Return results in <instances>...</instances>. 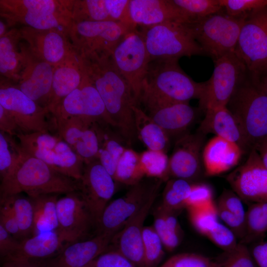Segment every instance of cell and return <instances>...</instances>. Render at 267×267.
I'll return each mask as SVG.
<instances>
[{
    "label": "cell",
    "mask_w": 267,
    "mask_h": 267,
    "mask_svg": "<svg viewBox=\"0 0 267 267\" xmlns=\"http://www.w3.org/2000/svg\"><path fill=\"white\" fill-rule=\"evenodd\" d=\"M84 71L101 96L113 127L128 144L138 138L133 106L137 105L132 89L108 53L80 54Z\"/></svg>",
    "instance_id": "1"
},
{
    "label": "cell",
    "mask_w": 267,
    "mask_h": 267,
    "mask_svg": "<svg viewBox=\"0 0 267 267\" xmlns=\"http://www.w3.org/2000/svg\"><path fill=\"white\" fill-rule=\"evenodd\" d=\"M80 181L63 175L21 148L15 165L1 180L0 198L26 193L30 198L79 191Z\"/></svg>",
    "instance_id": "2"
},
{
    "label": "cell",
    "mask_w": 267,
    "mask_h": 267,
    "mask_svg": "<svg viewBox=\"0 0 267 267\" xmlns=\"http://www.w3.org/2000/svg\"><path fill=\"white\" fill-rule=\"evenodd\" d=\"M178 60L151 61L139 99L147 110L170 103H189L201 97L204 82L193 80L180 68Z\"/></svg>",
    "instance_id": "3"
},
{
    "label": "cell",
    "mask_w": 267,
    "mask_h": 267,
    "mask_svg": "<svg viewBox=\"0 0 267 267\" xmlns=\"http://www.w3.org/2000/svg\"><path fill=\"white\" fill-rule=\"evenodd\" d=\"M74 0H0V15L8 27L17 24L67 35L73 24Z\"/></svg>",
    "instance_id": "4"
},
{
    "label": "cell",
    "mask_w": 267,
    "mask_h": 267,
    "mask_svg": "<svg viewBox=\"0 0 267 267\" xmlns=\"http://www.w3.org/2000/svg\"><path fill=\"white\" fill-rule=\"evenodd\" d=\"M226 107L236 120L248 153L267 140V95L248 74Z\"/></svg>",
    "instance_id": "5"
},
{
    "label": "cell",
    "mask_w": 267,
    "mask_h": 267,
    "mask_svg": "<svg viewBox=\"0 0 267 267\" xmlns=\"http://www.w3.org/2000/svg\"><path fill=\"white\" fill-rule=\"evenodd\" d=\"M139 31L151 61L205 54L186 23L168 22L140 27Z\"/></svg>",
    "instance_id": "6"
},
{
    "label": "cell",
    "mask_w": 267,
    "mask_h": 267,
    "mask_svg": "<svg viewBox=\"0 0 267 267\" xmlns=\"http://www.w3.org/2000/svg\"><path fill=\"white\" fill-rule=\"evenodd\" d=\"M246 18L230 16L222 9L186 24L204 54L214 61L234 52Z\"/></svg>",
    "instance_id": "7"
},
{
    "label": "cell",
    "mask_w": 267,
    "mask_h": 267,
    "mask_svg": "<svg viewBox=\"0 0 267 267\" xmlns=\"http://www.w3.org/2000/svg\"><path fill=\"white\" fill-rule=\"evenodd\" d=\"M234 52L253 80L267 72V6L246 17Z\"/></svg>",
    "instance_id": "8"
},
{
    "label": "cell",
    "mask_w": 267,
    "mask_h": 267,
    "mask_svg": "<svg viewBox=\"0 0 267 267\" xmlns=\"http://www.w3.org/2000/svg\"><path fill=\"white\" fill-rule=\"evenodd\" d=\"M111 57L117 70L130 85L138 105L151 60L137 28L128 33L118 43Z\"/></svg>",
    "instance_id": "9"
},
{
    "label": "cell",
    "mask_w": 267,
    "mask_h": 267,
    "mask_svg": "<svg viewBox=\"0 0 267 267\" xmlns=\"http://www.w3.org/2000/svg\"><path fill=\"white\" fill-rule=\"evenodd\" d=\"M211 78L204 82L203 94L199 99V108L226 106L236 89L248 75L247 69L235 52L214 61Z\"/></svg>",
    "instance_id": "10"
},
{
    "label": "cell",
    "mask_w": 267,
    "mask_h": 267,
    "mask_svg": "<svg viewBox=\"0 0 267 267\" xmlns=\"http://www.w3.org/2000/svg\"><path fill=\"white\" fill-rule=\"evenodd\" d=\"M135 28L131 24L111 21L73 22L69 38L80 54H111L123 37Z\"/></svg>",
    "instance_id": "11"
},
{
    "label": "cell",
    "mask_w": 267,
    "mask_h": 267,
    "mask_svg": "<svg viewBox=\"0 0 267 267\" xmlns=\"http://www.w3.org/2000/svg\"><path fill=\"white\" fill-rule=\"evenodd\" d=\"M163 181H140L131 186L123 196L109 203L97 223V234L115 235L136 213L152 194L160 189Z\"/></svg>",
    "instance_id": "12"
},
{
    "label": "cell",
    "mask_w": 267,
    "mask_h": 267,
    "mask_svg": "<svg viewBox=\"0 0 267 267\" xmlns=\"http://www.w3.org/2000/svg\"><path fill=\"white\" fill-rule=\"evenodd\" d=\"M0 105L15 121L19 133H49L47 109L38 104L10 82L0 81Z\"/></svg>",
    "instance_id": "13"
},
{
    "label": "cell",
    "mask_w": 267,
    "mask_h": 267,
    "mask_svg": "<svg viewBox=\"0 0 267 267\" xmlns=\"http://www.w3.org/2000/svg\"><path fill=\"white\" fill-rule=\"evenodd\" d=\"M226 179L241 200L267 202V169L256 149L249 152L245 162L228 175Z\"/></svg>",
    "instance_id": "14"
},
{
    "label": "cell",
    "mask_w": 267,
    "mask_h": 267,
    "mask_svg": "<svg viewBox=\"0 0 267 267\" xmlns=\"http://www.w3.org/2000/svg\"><path fill=\"white\" fill-rule=\"evenodd\" d=\"M53 115L54 119L70 116L85 117L105 123L113 127L101 96L85 71L79 86L63 99Z\"/></svg>",
    "instance_id": "15"
},
{
    "label": "cell",
    "mask_w": 267,
    "mask_h": 267,
    "mask_svg": "<svg viewBox=\"0 0 267 267\" xmlns=\"http://www.w3.org/2000/svg\"><path fill=\"white\" fill-rule=\"evenodd\" d=\"M79 181V192L96 226L103 211L114 194L115 180L97 159L85 164Z\"/></svg>",
    "instance_id": "16"
},
{
    "label": "cell",
    "mask_w": 267,
    "mask_h": 267,
    "mask_svg": "<svg viewBox=\"0 0 267 267\" xmlns=\"http://www.w3.org/2000/svg\"><path fill=\"white\" fill-rule=\"evenodd\" d=\"M205 135L198 132L185 134L178 138L169 159L170 177L190 181L198 178L202 170V151Z\"/></svg>",
    "instance_id": "17"
},
{
    "label": "cell",
    "mask_w": 267,
    "mask_h": 267,
    "mask_svg": "<svg viewBox=\"0 0 267 267\" xmlns=\"http://www.w3.org/2000/svg\"><path fill=\"white\" fill-rule=\"evenodd\" d=\"M21 48L24 64L19 81L14 86L38 104L46 108L51 90L53 66L33 55L26 44L21 43Z\"/></svg>",
    "instance_id": "18"
},
{
    "label": "cell",
    "mask_w": 267,
    "mask_h": 267,
    "mask_svg": "<svg viewBox=\"0 0 267 267\" xmlns=\"http://www.w3.org/2000/svg\"><path fill=\"white\" fill-rule=\"evenodd\" d=\"M19 30L22 40L32 54L53 66L74 49L68 36L62 32L37 30L27 26Z\"/></svg>",
    "instance_id": "19"
},
{
    "label": "cell",
    "mask_w": 267,
    "mask_h": 267,
    "mask_svg": "<svg viewBox=\"0 0 267 267\" xmlns=\"http://www.w3.org/2000/svg\"><path fill=\"white\" fill-rule=\"evenodd\" d=\"M159 191L154 192L126 225L114 235L110 244L109 248L120 252L137 267H144L143 224Z\"/></svg>",
    "instance_id": "20"
},
{
    "label": "cell",
    "mask_w": 267,
    "mask_h": 267,
    "mask_svg": "<svg viewBox=\"0 0 267 267\" xmlns=\"http://www.w3.org/2000/svg\"><path fill=\"white\" fill-rule=\"evenodd\" d=\"M60 230L76 240H84L91 227L95 225L89 209L79 191L65 194L57 202Z\"/></svg>",
    "instance_id": "21"
},
{
    "label": "cell",
    "mask_w": 267,
    "mask_h": 267,
    "mask_svg": "<svg viewBox=\"0 0 267 267\" xmlns=\"http://www.w3.org/2000/svg\"><path fill=\"white\" fill-rule=\"evenodd\" d=\"M84 75L82 60L75 48L53 66L51 90L46 106L49 113L53 115L63 99L79 86Z\"/></svg>",
    "instance_id": "22"
},
{
    "label": "cell",
    "mask_w": 267,
    "mask_h": 267,
    "mask_svg": "<svg viewBox=\"0 0 267 267\" xmlns=\"http://www.w3.org/2000/svg\"><path fill=\"white\" fill-rule=\"evenodd\" d=\"M77 241L59 229L42 232L20 241L17 249L3 259L52 258L69 244Z\"/></svg>",
    "instance_id": "23"
},
{
    "label": "cell",
    "mask_w": 267,
    "mask_h": 267,
    "mask_svg": "<svg viewBox=\"0 0 267 267\" xmlns=\"http://www.w3.org/2000/svg\"><path fill=\"white\" fill-rule=\"evenodd\" d=\"M129 18L130 23L137 28L168 22L186 23L172 0H130Z\"/></svg>",
    "instance_id": "24"
},
{
    "label": "cell",
    "mask_w": 267,
    "mask_h": 267,
    "mask_svg": "<svg viewBox=\"0 0 267 267\" xmlns=\"http://www.w3.org/2000/svg\"><path fill=\"white\" fill-rule=\"evenodd\" d=\"M114 236L97 234L89 239L72 242L52 259L51 267H84L109 249Z\"/></svg>",
    "instance_id": "25"
},
{
    "label": "cell",
    "mask_w": 267,
    "mask_h": 267,
    "mask_svg": "<svg viewBox=\"0 0 267 267\" xmlns=\"http://www.w3.org/2000/svg\"><path fill=\"white\" fill-rule=\"evenodd\" d=\"M243 153L236 143L215 135L203 149L205 175L213 176L229 171L238 164Z\"/></svg>",
    "instance_id": "26"
},
{
    "label": "cell",
    "mask_w": 267,
    "mask_h": 267,
    "mask_svg": "<svg viewBox=\"0 0 267 267\" xmlns=\"http://www.w3.org/2000/svg\"><path fill=\"white\" fill-rule=\"evenodd\" d=\"M148 115L170 138L186 134L196 117V110L189 103H170L147 110Z\"/></svg>",
    "instance_id": "27"
},
{
    "label": "cell",
    "mask_w": 267,
    "mask_h": 267,
    "mask_svg": "<svg viewBox=\"0 0 267 267\" xmlns=\"http://www.w3.org/2000/svg\"><path fill=\"white\" fill-rule=\"evenodd\" d=\"M198 131L206 135L214 134L238 144L243 152H248L243 137L236 120L226 106L208 109Z\"/></svg>",
    "instance_id": "28"
},
{
    "label": "cell",
    "mask_w": 267,
    "mask_h": 267,
    "mask_svg": "<svg viewBox=\"0 0 267 267\" xmlns=\"http://www.w3.org/2000/svg\"><path fill=\"white\" fill-rule=\"evenodd\" d=\"M19 29L13 28L0 38V72L9 82L17 84L24 64Z\"/></svg>",
    "instance_id": "29"
},
{
    "label": "cell",
    "mask_w": 267,
    "mask_h": 267,
    "mask_svg": "<svg viewBox=\"0 0 267 267\" xmlns=\"http://www.w3.org/2000/svg\"><path fill=\"white\" fill-rule=\"evenodd\" d=\"M133 110L138 138L147 149L167 153L170 145V137L166 132L138 105H134Z\"/></svg>",
    "instance_id": "30"
},
{
    "label": "cell",
    "mask_w": 267,
    "mask_h": 267,
    "mask_svg": "<svg viewBox=\"0 0 267 267\" xmlns=\"http://www.w3.org/2000/svg\"><path fill=\"white\" fill-rule=\"evenodd\" d=\"M109 126L104 122L95 123L99 142L98 160L114 178L118 162L126 148L109 130Z\"/></svg>",
    "instance_id": "31"
},
{
    "label": "cell",
    "mask_w": 267,
    "mask_h": 267,
    "mask_svg": "<svg viewBox=\"0 0 267 267\" xmlns=\"http://www.w3.org/2000/svg\"><path fill=\"white\" fill-rule=\"evenodd\" d=\"M58 194H48L30 198L35 210L33 236L59 228L57 215Z\"/></svg>",
    "instance_id": "32"
},
{
    "label": "cell",
    "mask_w": 267,
    "mask_h": 267,
    "mask_svg": "<svg viewBox=\"0 0 267 267\" xmlns=\"http://www.w3.org/2000/svg\"><path fill=\"white\" fill-rule=\"evenodd\" d=\"M0 202L6 203L11 208L17 220L22 240L32 236L35 210L32 199L18 194L1 198Z\"/></svg>",
    "instance_id": "33"
},
{
    "label": "cell",
    "mask_w": 267,
    "mask_h": 267,
    "mask_svg": "<svg viewBox=\"0 0 267 267\" xmlns=\"http://www.w3.org/2000/svg\"><path fill=\"white\" fill-rule=\"evenodd\" d=\"M192 183L180 178H172L167 181L160 206L177 216L186 208V200L190 192Z\"/></svg>",
    "instance_id": "34"
},
{
    "label": "cell",
    "mask_w": 267,
    "mask_h": 267,
    "mask_svg": "<svg viewBox=\"0 0 267 267\" xmlns=\"http://www.w3.org/2000/svg\"><path fill=\"white\" fill-rule=\"evenodd\" d=\"M144 176L140 153L126 148L118 162L114 180L131 186L141 181Z\"/></svg>",
    "instance_id": "35"
},
{
    "label": "cell",
    "mask_w": 267,
    "mask_h": 267,
    "mask_svg": "<svg viewBox=\"0 0 267 267\" xmlns=\"http://www.w3.org/2000/svg\"><path fill=\"white\" fill-rule=\"evenodd\" d=\"M72 20L73 23L111 21L106 0H74Z\"/></svg>",
    "instance_id": "36"
},
{
    "label": "cell",
    "mask_w": 267,
    "mask_h": 267,
    "mask_svg": "<svg viewBox=\"0 0 267 267\" xmlns=\"http://www.w3.org/2000/svg\"><path fill=\"white\" fill-rule=\"evenodd\" d=\"M267 232V202L252 203L246 212V242L262 237Z\"/></svg>",
    "instance_id": "37"
},
{
    "label": "cell",
    "mask_w": 267,
    "mask_h": 267,
    "mask_svg": "<svg viewBox=\"0 0 267 267\" xmlns=\"http://www.w3.org/2000/svg\"><path fill=\"white\" fill-rule=\"evenodd\" d=\"M172 1L178 8L186 23L203 18L222 9L219 0H172Z\"/></svg>",
    "instance_id": "38"
},
{
    "label": "cell",
    "mask_w": 267,
    "mask_h": 267,
    "mask_svg": "<svg viewBox=\"0 0 267 267\" xmlns=\"http://www.w3.org/2000/svg\"><path fill=\"white\" fill-rule=\"evenodd\" d=\"M59 136L73 149L85 130L97 121L82 116H70L54 119Z\"/></svg>",
    "instance_id": "39"
},
{
    "label": "cell",
    "mask_w": 267,
    "mask_h": 267,
    "mask_svg": "<svg viewBox=\"0 0 267 267\" xmlns=\"http://www.w3.org/2000/svg\"><path fill=\"white\" fill-rule=\"evenodd\" d=\"M169 158L161 151L147 149L140 153V161L145 176L167 181Z\"/></svg>",
    "instance_id": "40"
},
{
    "label": "cell",
    "mask_w": 267,
    "mask_h": 267,
    "mask_svg": "<svg viewBox=\"0 0 267 267\" xmlns=\"http://www.w3.org/2000/svg\"><path fill=\"white\" fill-rule=\"evenodd\" d=\"M186 209L192 225L199 233L204 236H206L219 222L217 206L214 202L206 206Z\"/></svg>",
    "instance_id": "41"
},
{
    "label": "cell",
    "mask_w": 267,
    "mask_h": 267,
    "mask_svg": "<svg viewBox=\"0 0 267 267\" xmlns=\"http://www.w3.org/2000/svg\"><path fill=\"white\" fill-rule=\"evenodd\" d=\"M142 243L144 267H158L164 258V247L153 225L144 226Z\"/></svg>",
    "instance_id": "42"
},
{
    "label": "cell",
    "mask_w": 267,
    "mask_h": 267,
    "mask_svg": "<svg viewBox=\"0 0 267 267\" xmlns=\"http://www.w3.org/2000/svg\"><path fill=\"white\" fill-rule=\"evenodd\" d=\"M95 122L85 130L73 148L85 164L98 159L99 142L95 127Z\"/></svg>",
    "instance_id": "43"
},
{
    "label": "cell",
    "mask_w": 267,
    "mask_h": 267,
    "mask_svg": "<svg viewBox=\"0 0 267 267\" xmlns=\"http://www.w3.org/2000/svg\"><path fill=\"white\" fill-rule=\"evenodd\" d=\"M9 135L0 133V175L1 180L6 178L12 170L19 157L20 146Z\"/></svg>",
    "instance_id": "44"
},
{
    "label": "cell",
    "mask_w": 267,
    "mask_h": 267,
    "mask_svg": "<svg viewBox=\"0 0 267 267\" xmlns=\"http://www.w3.org/2000/svg\"><path fill=\"white\" fill-rule=\"evenodd\" d=\"M222 9L229 16L246 18L252 12L267 6V0H219Z\"/></svg>",
    "instance_id": "45"
},
{
    "label": "cell",
    "mask_w": 267,
    "mask_h": 267,
    "mask_svg": "<svg viewBox=\"0 0 267 267\" xmlns=\"http://www.w3.org/2000/svg\"><path fill=\"white\" fill-rule=\"evenodd\" d=\"M160 267H220L219 260H214L203 255L183 253L176 254Z\"/></svg>",
    "instance_id": "46"
},
{
    "label": "cell",
    "mask_w": 267,
    "mask_h": 267,
    "mask_svg": "<svg viewBox=\"0 0 267 267\" xmlns=\"http://www.w3.org/2000/svg\"><path fill=\"white\" fill-rule=\"evenodd\" d=\"M153 226L160 238L164 248L173 251L180 244L183 236L173 231L166 223L163 217L156 209L154 212Z\"/></svg>",
    "instance_id": "47"
},
{
    "label": "cell",
    "mask_w": 267,
    "mask_h": 267,
    "mask_svg": "<svg viewBox=\"0 0 267 267\" xmlns=\"http://www.w3.org/2000/svg\"><path fill=\"white\" fill-rule=\"evenodd\" d=\"M224 253L219 260L220 267H255L252 256L244 243L239 242L233 250Z\"/></svg>",
    "instance_id": "48"
},
{
    "label": "cell",
    "mask_w": 267,
    "mask_h": 267,
    "mask_svg": "<svg viewBox=\"0 0 267 267\" xmlns=\"http://www.w3.org/2000/svg\"><path fill=\"white\" fill-rule=\"evenodd\" d=\"M224 252L233 250L237 245V237L227 226L219 222L206 236Z\"/></svg>",
    "instance_id": "49"
},
{
    "label": "cell",
    "mask_w": 267,
    "mask_h": 267,
    "mask_svg": "<svg viewBox=\"0 0 267 267\" xmlns=\"http://www.w3.org/2000/svg\"><path fill=\"white\" fill-rule=\"evenodd\" d=\"M84 267H137L118 251L109 248Z\"/></svg>",
    "instance_id": "50"
},
{
    "label": "cell",
    "mask_w": 267,
    "mask_h": 267,
    "mask_svg": "<svg viewBox=\"0 0 267 267\" xmlns=\"http://www.w3.org/2000/svg\"><path fill=\"white\" fill-rule=\"evenodd\" d=\"M213 191L205 183H192L190 192L186 200V208L200 207L214 202Z\"/></svg>",
    "instance_id": "51"
},
{
    "label": "cell",
    "mask_w": 267,
    "mask_h": 267,
    "mask_svg": "<svg viewBox=\"0 0 267 267\" xmlns=\"http://www.w3.org/2000/svg\"><path fill=\"white\" fill-rule=\"evenodd\" d=\"M241 200L233 191L226 190L220 196L217 204L226 208L245 223L246 212Z\"/></svg>",
    "instance_id": "52"
},
{
    "label": "cell",
    "mask_w": 267,
    "mask_h": 267,
    "mask_svg": "<svg viewBox=\"0 0 267 267\" xmlns=\"http://www.w3.org/2000/svg\"><path fill=\"white\" fill-rule=\"evenodd\" d=\"M0 224L19 241L22 240L20 230L10 206L4 202H0Z\"/></svg>",
    "instance_id": "53"
},
{
    "label": "cell",
    "mask_w": 267,
    "mask_h": 267,
    "mask_svg": "<svg viewBox=\"0 0 267 267\" xmlns=\"http://www.w3.org/2000/svg\"><path fill=\"white\" fill-rule=\"evenodd\" d=\"M220 218L235 234L236 237L243 239L245 235V223L222 206L217 204Z\"/></svg>",
    "instance_id": "54"
},
{
    "label": "cell",
    "mask_w": 267,
    "mask_h": 267,
    "mask_svg": "<svg viewBox=\"0 0 267 267\" xmlns=\"http://www.w3.org/2000/svg\"><path fill=\"white\" fill-rule=\"evenodd\" d=\"M52 258L41 260L6 259H3L1 267H51Z\"/></svg>",
    "instance_id": "55"
},
{
    "label": "cell",
    "mask_w": 267,
    "mask_h": 267,
    "mask_svg": "<svg viewBox=\"0 0 267 267\" xmlns=\"http://www.w3.org/2000/svg\"><path fill=\"white\" fill-rule=\"evenodd\" d=\"M20 241L9 233L0 224V254L2 259L12 254L17 248Z\"/></svg>",
    "instance_id": "56"
},
{
    "label": "cell",
    "mask_w": 267,
    "mask_h": 267,
    "mask_svg": "<svg viewBox=\"0 0 267 267\" xmlns=\"http://www.w3.org/2000/svg\"><path fill=\"white\" fill-rule=\"evenodd\" d=\"M0 131L11 136L19 133V129L14 118L9 113L0 105Z\"/></svg>",
    "instance_id": "57"
},
{
    "label": "cell",
    "mask_w": 267,
    "mask_h": 267,
    "mask_svg": "<svg viewBox=\"0 0 267 267\" xmlns=\"http://www.w3.org/2000/svg\"><path fill=\"white\" fill-rule=\"evenodd\" d=\"M252 256L259 267H267V242L256 245Z\"/></svg>",
    "instance_id": "58"
},
{
    "label": "cell",
    "mask_w": 267,
    "mask_h": 267,
    "mask_svg": "<svg viewBox=\"0 0 267 267\" xmlns=\"http://www.w3.org/2000/svg\"><path fill=\"white\" fill-rule=\"evenodd\" d=\"M255 149L257 151L263 164L267 169V140L259 144Z\"/></svg>",
    "instance_id": "59"
},
{
    "label": "cell",
    "mask_w": 267,
    "mask_h": 267,
    "mask_svg": "<svg viewBox=\"0 0 267 267\" xmlns=\"http://www.w3.org/2000/svg\"><path fill=\"white\" fill-rule=\"evenodd\" d=\"M255 82L260 86L267 95V72L262 76L258 81Z\"/></svg>",
    "instance_id": "60"
},
{
    "label": "cell",
    "mask_w": 267,
    "mask_h": 267,
    "mask_svg": "<svg viewBox=\"0 0 267 267\" xmlns=\"http://www.w3.org/2000/svg\"><path fill=\"white\" fill-rule=\"evenodd\" d=\"M8 26L5 22L0 21V38L3 37L7 32Z\"/></svg>",
    "instance_id": "61"
}]
</instances>
